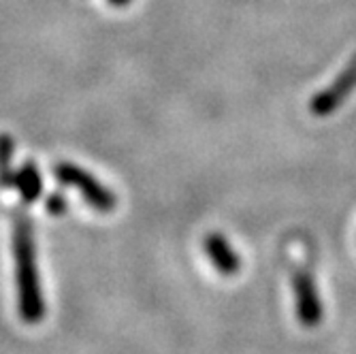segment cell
<instances>
[{
	"mask_svg": "<svg viewBox=\"0 0 356 354\" xmlns=\"http://www.w3.org/2000/svg\"><path fill=\"white\" fill-rule=\"evenodd\" d=\"M15 269H17V295H19V312L28 323H37L43 316V299L39 291V275L35 263V246H32V233L24 216L15 220Z\"/></svg>",
	"mask_w": 356,
	"mask_h": 354,
	"instance_id": "1",
	"label": "cell"
},
{
	"mask_svg": "<svg viewBox=\"0 0 356 354\" xmlns=\"http://www.w3.org/2000/svg\"><path fill=\"white\" fill-rule=\"evenodd\" d=\"M56 175L60 182L73 186L75 190H79L81 195L86 197V201L94 207V209H101V211H111L115 201H113V195L107 192L99 182H96L92 175H88L86 171L77 169L75 165H58L56 167Z\"/></svg>",
	"mask_w": 356,
	"mask_h": 354,
	"instance_id": "2",
	"label": "cell"
},
{
	"mask_svg": "<svg viewBox=\"0 0 356 354\" xmlns=\"http://www.w3.org/2000/svg\"><path fill=\"white\" fill-rule=\"evenodd\" d=\"M293 286H295V299H297V316L301 320V325L309 329L318 327L322 320V303L316 291V284L305 267L295 269Z\"/></svg>",
	"mask_w": 356,
	"mask_h": 354,
	"instance_id": "3",
	"label": "cell"
},
{
	"mask_svg": "<svg viewBox=\"0 0 356 354\" xmlns=\"http://www.w3.org/2000/svg\"><path fill=\"white\" fill-rule=\"evenodd\" d=\"M356 88V56L348 62V67L343 69V73L325 90L314 96L312 101V111L316 115H329L333 113L348 96L354 92Z\"/></svg>",
	"mask_w": 356,
	"mask_h": 354,
	"instance_id": "4",
	"label": "cell"
},
{
	"mask_svg": "<svg viewBox=\"0 0 356 354\" xmlns=\"http://www.w3.org/2000/svg\"><path fill=\"white\" fill-rule=\"evenodd\" d=\"M205 250L209 261L222 275H235L239 271V259L233 252V248L226 243L222 235H209L205 241Z\"/></svg>",
	"mask_w": 356,
	"mask_h": 354,
	"instance_id": "5",
	"label": "cell"
},
{
	"mask_svg": "<svg viewBox=\"0 0 356 354\" xmlns=\"http://www.w3.org/2000/svg\"><path fill=\"white\" fill-rule=\"evenodd\" d=\"M17 179H19V188H22L26 199L32 201V199L39 195L41 184H39V175H37V171H35V167H32V165H26Z\"/></svg>",
	"mask_w": 356,
	"mask_h": 354,
	"instance_id": "6",
	"label": "cell"
},
{
	"mask_svg": "<svg viewBox=\"0 0 356 354\" xmlns=\"http://www.w3.org/2000/svg\"><path fill=\"white\" fill-rule=\"evenodd\" d=\"M111 3H113V5H126L128 0H111Z\"/></svg>",
	"mask_w": 356,
	"mask_h": 354,
	"instance_id": "7",
	"label": "cell"
}]
</instances>
